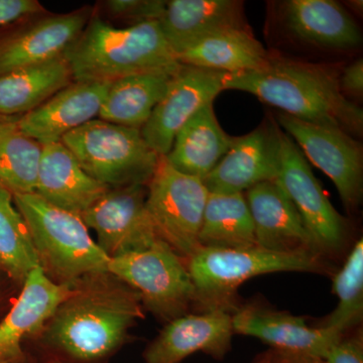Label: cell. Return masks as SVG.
<instances>
[{
    "mask_svg": "<svg viewBox=\"0 0 363 363\" xmlns=\"http://www.w3.org/2000/svg\"><path fill=\"white\" fill-rule=\"evenodd\" d=\"M0 272H1V269H0Z\"/></svg>",
    "mask_w": 363,
    "mask_h": 363,
    "instance_id": "40",
    "label": "cell"
},
{
    "mask_svg": "<svg viewBox=\"0 0 363 363\" xmlns=\"http://www.w3.org/2000/svg\"><path fill=\"white\" fill-rule=\"evenodd\" d=\"M199 243L201 247L220 250L257 247L255 225L245 193L209 192Z\"/></svg>",
    "mask_w": 363,
    "mask_h": 363,
    "instance_id": "27",
    "label": "cell"
},
{
    "mask_svg": "<svg viewBox=\"0 0 363 363\" xmlns=\"http://www.w3.org/2000/svg\"><path fill=\"white\" fill-rule=\"evenodd\" d=\"M2 274H4V272H2Z\"/></svg>",
    "mask_w": 363,
    "mask_h": 363,
    "instance_id": "41",
    "label": "cell"
},
{
    "mask_svg": "<svg viewBox=\"0 0 363 363\" xmlns=\"http://www.w3.org/2000/svg\"><path fill=\"white\" fill-rule=\"evenodd\" d=\"M343 6L347 9L351 14L357 13L358 16H362L363 2L362 0H350V1H344Z\"/></svg>",
    "mask_w": 363,
    "mask_h": 363,
    "instance_id": "36",
    "label": "cell"
},
{
    "mask_svg": "<svg viewBox=\"0 0 363 363\" xmlns=\"http://www.w3.org/2000/svg\"><path fill=\"white\" fill-rule=\"evenodd\" d=\"M278 181L300 215L317 252L323 257L340 252L347 241V221L325 194L302 150L284 131Z\"/></svg>",
    "mask_w": 363,
    "mask_h": 363,
    "instance_id": "11",
    "label": "cell"
},
{
    "mask_svg": "<svg viewBox=\"0 0 363 363\" xmlns=\"http://www.w3.org/2000/svg\"><path fill=\"white\" fill-rule=\"evenodd\" d=\"M252 363H325V362L322 358L313 357V355L269 348L257 354Z\"/></svg>",
    "mask_w": 363,
    "mask_h": 363,
    "instance_id": "35",
    "label": "cell"
},
{
    "mask_svg": "<svg viewBox=\"0 0 363 363\" xmlns=\"http://www.w3.org/2000/svg\"><path fill=\"white\" fill-rule=\"evenodd\" d=\"M147 194V185L111 188L81 215L111 259L145 250L159 240L145 209Z\"/></svg>",
    "mask_w": 363,
    "mask_h": 363,
    "instance_id": "12",
    "label": "cell"
},
{
    "mask_svg": "<svg viewBox=\"0 0 363 363\" xmlns=\"http://www.w3.org/2000/svg\"><path fill=\"white\" fill-rule=\"evenodd\" d=\"M107 274L130 286L143 306L167 322L185 315L195 302L187 266L160 238L145 250L111 257Z\"/></svg>",
    "mask_w": 363,
    "mask_h": 363,
    "instance_id": "7",
    "label": "cell"
},
{
    "mask_svg": "<svg viewBox=\"0 0 363 363\" xmlns=\"http://www.w3.org/2000/svg\"><path fill=\"white\" fill-rule=\"evenodd\" d=\"M40 266L25 218L13 195L0 185V269L23 285L28 274Z\"/></svg>",
    "mask_w": 363,
    "mask_h": 363,
    "instance_id": "28",
    "label": "cell"
},
{
    "mask_svg": "<svg viewBox=\"0 0 363 363\" xmlns=\"http://www.w3.org/2000/svg\"><path fill=\"white\" fill-rule=\"evenodd\" d=\"M186 266L194 286V303L204 312L221 310L230 314L238 308V288L253 277L281 272L331 271L325 257L315 253H278L259 247H200L187 259Z\"/></svg>",
    "mask_w": 363,
    "mask_h": 363,
    "instance_id": "5",
    "label": "cell"
},
{
    "mask_svg": "<svg viewBox=\"0 0 363 363\" xmlns=\"http://www.w3.org/2000/svg\"><path fill=\"white\" fill-rule=\"evenodd\" d=\"M18 300L0 320V360L25 354L26 339L42 333L59 306L77 290L76 284L57 283L40 267L23 281Z\"/></svg>",
    "mask_w": 363,
    "mask_h": 363,
    "instance_id": "17",
    "label": "cell"
},
{
    "mask_svg": "<svg viewBox=\"0 0 363 363\" xmlns=\"http://www.w3.org/2000/svg\"><path fill=\"white\" fill-rule=\"evenodd\" d=\"M245 195L255 225L257 247L278 253L321 255L278 180L260 183Z\"/></svg>",
    "mask_w": 363,
    "mask_h": 363,
    "instance_id": "20",
    "label": "cell"
},
{
    "mask_svg": "<svg viewBox=\"0 0 363 363\" xmlns=\"http://www.w3.org/2000/svg\"><path fill=\"white\" fill-rule=\"evenodd\" d=\"M283 130L271 116L247 135L234 138L233 145L203 180L210 193H245L281 173Z\"/></svg>",
    "mask_w": 363,
    "mask_h": 363,
    "instance_id": "13",
    "label": "cell"
},
{
    "mask_svg": "<svg viewBox=\"0 0 363 363\" xmlns=\"http://www.w3.org/2000/svg\"><path fill=\"white\" fill-rule=\"evenodd\" d=\"M341 68L272 52L262 68L225 74L222 83L223 90L250 93L294 118L339 128L358 140L363 133V111L341 93Z\"/></svg>",
    "mask_w": 363,
    "mask_h": 363,
    "instance_id": "1",
    "label": "cell"
},
{
    "mask_svg": "<svg viewBox=\"0 0 363 363\" xmlns=\"http://www.w3.org/2000/svg\"><path fill=\"white\" fill-rule=\"evenodd\" d=\"M177 73H147L111 83L98 118L142 130Z\"/></svg>",
    "mask_w": 363,
    "mask_h": 363,
    "instance_id": "26",
    "label": "cell"
},
{
    "mask_svg": "<svg viewBox=\"0 0 363 363\" xmlns=\"http://www.w3.org/2000/svg\"><path fill=\"white\" fill-rule=\"evenodd\" d=\"M72 82L64 56L0 75V116H25Z\"/></svg>",
    "mask_w": 363,
    "mask_h": 363,
    "instance_id": "25",
    "label": "cell"
},
{
    "mask_svg": "<svg viewBox=\"0 0 363 363\" xmlns=\"http://www.w3.org/2000/svg\"><path fill=\"white\" fill-rule=\"evenodd\" d=\"M159 23L175 57L208 35L250 28L241 0H169Z\"/></svg>",
    "mask_w": 363,
    "mask_h": 363,
    "instance_id": "21",
    "label": "cell"
},
{
    "mask_svg": "<svg viewBox=\"0 0 363 363\" xmlns=\"http://www.w3.org/2000/svg\"><path fill=\"white\" fill-rule=\"evenodd\" d=\"M76 82H114L147 73H177L181 64L159 21L116 28L92 13L64 54Z\"/></svg>",
    "mask_w": 363,
    "mask_h": 363,
    "instance_id": "3",
    "label": "cell"
},
{
    "mask_svg": "<svg viewBox=\"0 0 363 363\" xmlns=\"http://www.w3.org/2000/svg\"><path fill=\"white\" fill-rule=\"evenodd\" d=\"M25 218L40 266L57 283L77 284L82 277L107 274L111 257L90 235L77 214L45 201L35 194L13 195Z\"/></svg>",
    "mask_w": 363,
    "mask_h": 363,
    "instance_id": "4",
    "label": "cell"
},
{
    "mask_svg": "<svg viewBox=\"0 0 363 363\" xmlns=\"http://www.w3.org/2000/svg\"><path fill=\"white\" fill-rule=\"evenodd\" d=\"M109 189L88 175L61 142L43 145L33 193L45 201L81 216Z\"/></svg>",
    "mask_w": 363,
    "mask_h": 363,
    "instance_id": "22",
    "label": "cell"
},
{
    "mask_svg": "<svg viewBox=\"0 0 363 363\" xmlns=\"http://www.w3.org/2000/svg\"><path fill=\"white\" fill-rule=\"evenodd\" d=\"M0 363H30L26 354L21 355L18 358H13V359L0 360Z\"/></svg>",
    "mask_w": 363,
    "mask_h": 363,
    "instance_id": "37",
    "label": "cell"
},
{
    "mask_svg": "<svg viewBox=\"0 0 363 363\" xmlns=\"http://www.w3.org/2000/svg\"><path fill=\"white\" fill-rule=\"evenodd\" d=\"M166 4V0H106L100 6L109 18L130 26L159 21Z\"/></svg>",
    "mask_w": 363,
    "mask_h": 363,
    "instance_id": "31",
    "label": "cell"
},
{
    "mask_svg": "<svg viewBox=\"0 0 363 363\" xmlns=\"http://www.w3.org/2000/svg\"><path fill=\"white\" fill-rule=\"evenodd\" d=\"M226 73L182 65L140 133L150 149L166 157L176 135L196 112L214 102Z\"/></svg>",
    "mask_w": 363,
    "mask_h": 363,
    "instance_id": "14",
    "label": "cell"
},
{
    "mask_svg": "<svg viewBox=\"0 0 363 363\" xmlns=\"http://www.w3.org/2000/svg\"><path fill=\"white\" fill-rule=\"evenodd\" d=\"M233 328L234 334L259 339L272 350L322 359L344 336L332 329L308 326L305 318L257 303L241 306L233 312Z\"/></svg>",
    "mask_w": 363,
    "mask_h": 363,
    "instance_id": "18",
    "label": "cell"
},
{
    "mask_svg": "<svg viewBox=\"0 0 363 363\" xmlns=\"http://www.w3.org/2000/svg\"><path fill=\"white\" fill-rule=\"evenodd\" d=\"M16 118H18V117H16ZM11 119H13V118H11V117L0 116V123H6V121H11Z\"/></svg>",
    "mask_w": 363,
    "mask_h": 363,
    "instance_id": "38",
    "label": "cell"
},
{
    "mask_svg": "<svg viewBox=\"0 0 363 363\" xmlns=\"http://www.w3.org/2000/svg\"><path fill=\"white\" fill-rule=\"evenodd\" d=\"M269 28L281 39L306 49L350 52L362 45L354 16L334 0H281L269 4Z\"/></svg>",
    "mask_w": 363,
    "mask_h": 363,
    "instance_id": "9",
    "label": "cell"
},
{
    "mask_svg": "<svg viewBox=\"0 0 363 363\" xmlns=\"http://www.w3.org/2000/svg\"><path fill=\"white\" fill-rule=\"evenodd\" d=\"M147 187L145 209L157 238L189 259L201 247L199 233L209 195L204 182L180 173L161 157Z\"/></svg>",
    "mask_w": 363,
    "mask_h": 363,
    "instance_id": "8",
    "label": "cell"
},
{
    "mask_svg": "<svg viewBox=\"0 0 363 363\" xmlns=\"http://www.w3.org/2000/svg\"><path fill=\"white\" fill-rule=\"evenodd\" d=\"M89 9L35 16L0 35V75L63 57L90 20Z\"/></svg>",
    "mask_w": 363,
    "mask_h": 363,
    "instance_id": "15",
    "label": "cell"
},
{
    "mask_svg": "<svg viewBox=\"0 0 363 363\" xmlns=\"http://www.w3.org/2000/svg\"><path fill=\"white\" fill-rule=\"evenodd\" d=\"M61 143L88 175L109 188L147 185L161 157L140 130L99 118L71 131Z\"/></svg>",
    "mask_w": 363,
    "mask_h": 363,
    "instance_id": "6",
    "label": "cell"
},
{
    "mask_svg": "<svg viewBox=\"0 0 363 363\" xmlns=\"http://www.w3.org/2000/svg\"><path fill=\"white\" fill-rule=\"evenodd\" d=\"M143 318L140 296L121 286L78 289L59 306L43 330L49 362L100 363L125 342Z\"/></svg>",
    "mask_w": 363,
    "mask_h": 363,
    "instance_id": "2",
    "label": "cell"
},
{
    "mask_svg": "<svg viewBox=\"0 0 363 363\" xmlns=\"http://www.w3.org/2000/svg\"><path fill=\"white\" fill-rule=\"evenodd\" d=\"M49 363H60V362H49Z\"/></svg>",
    "mask_w": 363,
    "mask_h": 363,
    "instance_id": "39",
    "label": "cell"
},
{
    "mask_svg": "<svg viewBox=\"0 0 363 363\" xmlns=\"http://www.w3.org/2000/svg\"><path fill=\"white\" fill-rule=\"evenodd\" d=\"M341 93L350 101L357 104L363 96V61L357 59L342 66L339 75Z\"/></svg>",
    "mask_w": 363,
    "mask_h": 363,
    "instance_id": "34",
    "label": "cell"
},
{
    "mask_svg": "<svg viewBox=\"0 0 363 363\" xmlns=\"http://www.w3.org/2000/svg\"><path fill=\"white\" fill-rule=\"evenodd\" d=\"M47 13L38 0H0V26L14 25Z\"/></svg>",
    "mask_w": 363,
    "mask_h": 363,
    "instance_id": "33",
    "label": "cell"
},
{
    "mask_svg": "<svg viewBox=\"0 0 363 363\" xmlns=\"http://www.w3.org/2000/svg\"><path fill=\"white\" fill-rule=\"evenodd\" d=\"M272 52L253 35L252 28H234L198 40L176 57L181 65L235 74L266 65Z\"/></svg>",
    "mask_w": 363,
    "mask_h": 363,
    "instance_id": "24",
    "label": "cell"
},
{
    "mask_svg": "<svg viewBox=\"0 0 363 363\" xmlns=\"http://www.w3.org/2000/svg\"><path fill=\"white\" fill-rule=\"evenodd\" d=\"M234 140L221 128L210 102L181 128L166 156L180 173L204 180L225 156Z\"/></svg>",
    "mask_w": 363,
    "mask_h": 363,
    "instance_id": "23",
    "label": "cell"
},
{
    "mask_svg": "<svg viewBox=\"0 0 363 363\" xmlns=\"http://www.w3.org/2000/svg\"><path fill=\"white\" fill-rule=\"evenodd\" d=\"M333 292L338 306L319 327L345 335L362 323L363 318V241L352 247L342 269L334 276Z\"/></svg>",
    "mask_w": 363,
    "mask_h": 363,
    "instance_id": "30",
    "label": "cell"
},
{
    "mask_svg": "<svg viewBox=\"0 0 363 363\" xmlns=\"http://www.w3.org/2000/svg\"><path fill=\"white\" fill-rule=\"evenodd\" d=\"M16 119L0 123V185L13 195L35 192L43 145L21 133Z\"/></svg>",
    "mask_w": 363,
    "mask_h": 363,
    "instance_id": "29",
    "label": "cell"
},
{
    "mask_svg": "<svg viewBox=\"0 0 363 363\" xmlns=\"http://www.w3.org/2000/svg\"><path fill=\"white\" fill-rule=\"evenodd\" d=\"M111 82H76L35 111L18 117V130L42 145L61 142L71 131L98 118Z\"/></svg>",
    "mask_w": 363,
    "mask_h": 363,
    "instance_id": "19",
    "label": "cell"
},
{
    "mask_svg": "<svg viewBox=\"0 0 363 363\" xmlns=\"http://www.w3.org/2000/svg\"><path fill=\"white\" fill-rule=\"evenodd\" d=\"M234 335L233 314L213 310L185 314L168 322L145 348V363H181L190 355L203 352L223 360L231 350Z\"/></svg>",
    "mask_w": 363,
    "mask_h": 363,
    "instance_id": "16",
    "label": "cell"
},
{
    "mask_svg": "<svg viewBox=\"0 0 363 363\" xmlns=\"http://www.w3.org/2000/svg\"><path fill=\"white\" fill-rule=\"evenodd\" d=\"M323 359L325 363H363L362 330L345 334L329 348Z\"/></svg>",
    "mask_w": 363,
    "mask_h": 363,
    "instance_id": "32",
    "label": "cell"
},
{
    "mask_svg": "<svg viewBox=\"0 0 363 363\" xmlns=\"http://www.w3.org/2000/svg\"><path fill=\"white\" fill-rule=\"evenodd\" d=\"M274 119L306 159L331 179L346 209L357 210L363 198L362 143L339 128L306 123L283 112Z\"/></svg>",
    "mask_w": 363,
    "mask_h": 363,
    "instance_id": "10",
    "label": "cell"
}]
</instances>
